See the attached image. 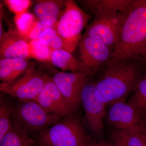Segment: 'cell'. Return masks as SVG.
<instances>
[{
  "instance_id": "obj_22",
  "label": "cell",
  "mask_w": 146,
  "mask_h": 146,
  "mask_svg": "<svg viewBox=\"0 0 146 146\" xmlns=\"http://www.w3.org/2000/svg\"><path fill=\"white\" fill-rule=\"evenodd\" d=\"M37 21L34 15L27 12L19 16H15L14 17L16 30L19 34L27 40Z\"/></svg>"
},
{
  "instance_id": "obj_27",
  "label": "cell",
  "mask_w": 146,
  "mask_h": 146,
  "mask_svg": "<svg viewBox=\"0 0 146 146\" xmlns=\"http://www.w3.org/2000/svg\"><path fill=\"white\" fill-rule=\"evenodd\" d=\"M139 127L140 133L146 143V115L142 119L139 124Z\"/></svg>"
},
{
  "instance_id": "obj_3",
  "label": "cell",
  "mask_w": 146,
  "mask_h": 146,
  "mask_svg": "<svg viewBox=\"0 0 146 146\" xmlns=\"http://www.w3.org/2000/svg\"><path fill=\"white\" fill-rule=\"evenodd\" d=\"M36 146H87L91 138L74 113L61 118L35 136Z\"/></svg>"
},
{
  "instance_id": "obj_26",
  "label": "cell",
  "mask_w": 146,
  "mask_h": 146,
  "mask_svg": "<svg viewBox=\"0 0 146 146\" xmlns=\"http://www.w3.org/2000/svg\"><path fill=\"white\" fill-rule=\"evenodd\" d=\"M52 27L46 25L39 20L36 22L34 28L27 37V40L30 42L32 40L38 39L42 33L49 28Z\"/></svg>"
},
{
  "instance_id": "obj_24",
  "label": "cell",
  "mask_w": 146,
  "mask_h": 146,
  "mask_svg": "<svg viewBox=\"0 0 146 146\" xmlns=\"http://www.w3.org/2000/svg\"><path fill=\"white\" fill-rule=\"evenodd\" d=\"M38 39L53 50L65 49L63 39L54 28L47 29L42 33Z\"/></svg>"
},
{
  "instance_id": "obj_20",
  "label": "cell",
  "mask_w": 146,
  "mask_h": 146,
  "mask_svg": "<svg viewBox=\"0 0 146 146\" xmlns=\"http://www.w3.org/2000/svg\"><path fill=\"white\" fill-rule=\"evenodd\" d=\"M127 103L143 117L146 115V76L139 82Z\"/></svg>"
},
{
  "instance_id": "obj_9",
  "label": "cell",
  "mask_w": 146,
  "mask_h": 146,
  "mask_svg": "<svg viewBox=\"0 0 146 146\" xmlns=\"http://www.w3.org/2000/svg\"><path fill=\"white\" fill-rule=\"evenodd\" d=\"M81 100L85 113L84 124L93 134L101 135L104 129L103 119L107 105L97 99L95 94V81L89 79L84 86Z\"/></svg>"
},
{
  "instance_id": "obj_5",
  "label": "cell",
  "mask_w": 146,
  "mask_h": 146,
  "mask_svg": "<svg viewBox=\"0 0 146 146\" xmlns=\"http://www.w3.org/2000/svg\"><path fill=\"white\" fill-rule=\"evenodd\" d=\"M92 16L73 0L65 1L62 15L54 27L61 36L65 50L72 53L78 46L82 32Z\"/></svg>"
},
{
  "instance_id": "obj_7",
  "label": "cell",
  "mask_w": 146,
  "mask_h": 146,
  "mask_svg": "<svg viewBox=\"0 0 146 146\" xmlns=\"http://www.w3.org/2000/svg\"><path fill=\"white\" fill-rule=\"evenodd\" d=\"M51 76L71 109L75 112L81 103L82 88L91 74L50 70Z\"/></svg>"
},
{
  "instance_id": "obj_14",
  "label": "cell",
  "mask_w": 146,
  "mask_h": 146,
  "mask_svg": "<svg viewBox=\"0 0 146 146\" xmlns=\"http://www.w3.org/2000/svg\"><path fill=\"white\" fill-rule=\"evenodd\" d=\"M136 0H85L80 1L95 19L108 18L128 12Z\"/></svg>"
},
{
  "instance_id": "obj_28",
  "label": "cell",
  "mask_w": 146,
  "mask_h": 146,
  "mask_svg": "<svg viewBox=\"0 0 146 146\" xmlns=\"http://www.w3.org/2000/svg\"><path fill=\"white\" fill-rule=\"evenodd\" d=\"M88 146H117L112 143L102 142L99 143H91Z\"/></svg>"
},
{
  "instance_id": "obj_29",
  "label": "cell",
  "mask_w": 146,
  "mask_h": 146,
  "mask_svg": "<svg viewBox=\"0 0 146 146\" xmlns=\"http://www.w3.org/2000/svg\"><path fill=\"white\" fill-rule=\"evenodd\" d=\"M141 58L143 62L144 65H145V68L146 69V48L143 52L141 55Z\"/></svg>"
},
{
  "instance_id": "obj_18",
  "label": "cell",
  "mask_w": 146,
  "mask_h": 146,
  "mask_svg": "<svg viewBox=\"0 0 146 146\" xmlns=\"http://www.w3.org/2000/svg\"><path fill=\"white\" fill-rule=\"evenodd\" d=\"M113 143L117 146H146L139 125L126 129H114L111 133Z\"/></svg>"
},
{
  "instance_id": "obj_30",
  "label": "cell",
  "mask_w": 146,
  "mask_h": 146,
  "mask_svg": "<svg viewBox=\"0 0 146 146\" xmlns=\"http://www.w3.org/2000/svg\"><path fill=\"white\" fill-rule=\"evenodd\" d=\"M89 145H87V146H89Z\"/></svg>"
},
{
  "instance_id": "obj_4",
  "label": "cell",
  "mask_w": 146,
  "mask_h": 146,
  "mask_svg": "<svg viewBox=\"0 0 146 146\" xmlns=\"http://www.w3.org/2000/svg\"><path fill=\"white\" fill-rule=\"evenodd\" d=\"M19 100L18 104L12 108V124L13 127L30 137L31 135L36 136L62 118L48 112L34 100Z\"/></svg>"
},
{
  "instance_id": "obj_2",
  "label": "cell",
  "mask_w": 146,
  "mask_h": 146,
  "mask_svg": "<svg viewBox=\"0 0 146 146\" xmlns=\"http://www.w3.org/2000/svg\"><path fill=\"white\" fill-rule=\"evenodd\" d=\"M146 48V0H136L123 25L110 61L139 57Z\"/></svg>"
},
{
  "instance_id": "obj_10",
  "label": "cell",
  "mask_w": 146,
  "mask_h": 146,
  "mask_svg": "<svg viewBox=\"0 0 146 146\" xmlns=\"http://www.w3.org/2000/svg\"><path fill=\"white\" fill-rule=\"evenodd\" d=\"M78 47L80 60L91 74L109 62L113 52L112 50L101 41L83 35Z\"/></svg>"
},
{
  "instance_id": "obj_8",
  "label": "cell",
  "mask_w": 146,
  "mask_h": 146,
  "mask_svg": "<svg viewBox=\"0 0 146 146\" xmlns=\"http://www.w3.org/2000/svg\"><path fill=\"white\" fill-rule=\"evenodd\" d=\"M129 11L108 18L94 19L86 27L83 35L99 40L113 51L117 44L122 28Z\"/></svg>"
},
{
  "instance_id": "obj_25",
  "label": "cell",
  "mask_w": 146,
  "mask_h": 146,
  "mask_svg": "<svg viewBox=\"0 0 146 146\" xmlns=\"http://www.w3.org/2000/svg\"><path fill=\"white\" fill-rule=\"evenodd\" d=\"M4 1L15 16L26 13L32 3L30 0H5Z\"/></svg>"
},
{
  "instance_id": "obj_13",
  "label": "cell",
  "mask_w": 146,
  "mask_h": 146,
  "mask_svg": "<svg viewBox=\"0 0 146 146\" xmlns=\"http://www.w3.org/2000/svg\"><path fill=\"white\" fill-rule=\"evenodd\" d=\"M29 41L19 34L17 30L9 28L0 37V57L4 58H30Z\"/></svg>"
},
{
  "instance_id": "obj_15",
  "label": "cell",
  "mask_w": 146,
  "mask_h": 146,
  "mask_svg": "<svg viewBox=\"0 0 146 146\" xmlns=\"http://www.w3.org/2000/svg\"><path fill=\"white\" fill-rule=\"evenodd\" d=\"M65 1L41 0L36 1L34 12L38 20L53 28L63 13Z\"/></svg>"
},
{
  "instance_id": "obj_17",
  "label": "cell",
  "mask_w": 146,
  "mask_h": 146,
  "mask_svg": "<svg viewBox=\"0 0 146 146\" xmlns=\"http://www.w3.org/2000/svg\"><path fill=\"white\" fill-rule=\"evenodd\" d=\"M50 61L52 65L63 72H86L91 74L84 63L65 49L53 50Z\"/></svg>"
},
{
  "instance_id": "obj_12",
  "label": "cell",
  "mask_w": 146,
  "mask_h": 146,
  "mask_svg": "<svg viewBox=\"0 0 146 146\" xmlns=\"http://www.w3.org/2000/svg\"><path fill=\"white\" fill-rule=\"evenodd\" d=\"M110 106L107 121L115 129L124 130L138 125L143 118L125 100L115 102Z\"/></svg>"
},
{
  "instance_id": "obj_11",
  "label": "cell",
  "mask_w": 146,
  "mask_h": 146,
  "mask_svg": "<svg viewBox=\"0 0 146 146\" xmlns=\"http://www.w3.org/2000/svg\"><path fill=\"white\" fill-rule=\"evenodd\" d=\"M35 100L50 113L61 118L74 114L50 75L47 74L46 82Z\"/></svg>"
},
{
  "instance_id": "obj_16",
  "label": "cell",
  "mask_w": 146,
  "mask_h": 146,
  "mask_svg": "<svg viewBox=\"0 0 146 146\" xmlns=\"http://www.w3.org/2000/svg\"><path fill=\"white\" fill-rule=\"evenodd\" d=\"M26 58L0 59V80L1 83H9L21 77L32 66Z\"/></svg>"
},
{
  "instance_id": "obj_1",
  "label": "cell",
  "mask_w": 146,
  "mask_h": 146,
  "mask_svg": "<svg viewBox=\"0 0 146 146\" xmlns=\"http://www.w3.org/2000/svg\"><path fill=\"white\" fill-rule=\"evenodd\" d=\"M146 76V69L141 57L109 62L95 80V94L102 103L110 105L125 100Z\"/></svg>"
},
{
  "instance_id": "obj_6",
  "label": "cell",
  "mask_w": 146,
  "mask_h": 146,
  "mask_svg": "<svg viewBox=\"0 0 146 146\" xmlns=\"http://www.w3.org/2000/svg\"><path fill=\"white\" fill-rule=\"evenodd\" d=\"M47 74L33 65L15 81L0 84V91L20 100H35L44 85Z\"/></svg>"
},
{
  "instance_id": "obj_19",
  "label": "cell",
  "mask_w": 146,
  "mask_h": 146,
  "mask_svg": "<svg viewBox=\"0 0 146 146\" xmlns=\"http://www.w3.org/2000/svg\"><path fill=\"white\" fill-rule=\"evenodd\" d=\"M0 146H36L34 139L13 127L0 140Z\"/></svg>"
},
{
  "instance_id": "obj_23",
  "label": "cell",
  "mask_w": 146,
  "mask_h": 146,
  "mask_svg": "<svg viewBox=\"0 0 146 146\" xmlns=\"http://www.w3.org/2000/svg\"><path fill=\"white\" fill-rule=\"evenodd\" d=\"M29 51L30 58L41 62H46L50 60L53 50L36 39L29 42Z\"/></svg>"
},
{
  "instance_id": "obj_21",
  "label": "cell",
  "mask_w": 146,
  "mask_h": 146,
  "mask_svg": "<svg viewBox=\"0 0 146 146\" xmlns=\"http://www.w3.org/2000/svg\"><path fill=\"white\" fill-rule=\"evenodd\" d=\"M13 106L1 96L0 104V140L13 129L11 119Z\"/></svg>"
}]
</instances>
